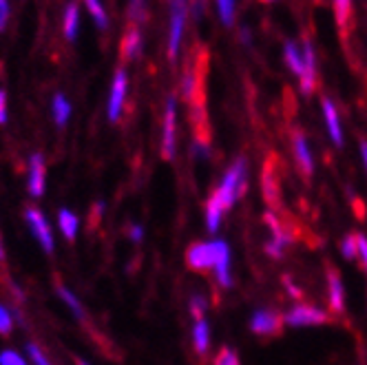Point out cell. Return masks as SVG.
Masks as SVG:
<instances>
[{"instance_id":"ac0fdd59","label":"cell","mask_w":367,"mask_h":365,"mask_svg":"<svg viewBox=\"0 0 367 365\" xmlns=\"http://www.w3.org/2000/svg\"><path fill=\"white\" fill-rule=\"evenodd\" d=\"M221 215H224V206H221L217 193H213L211 198H208V202H206V226H208V230H211V232L219 230Z\"/></svg>"},{"instance_id":"8992f818","label":"cell","mask_w":367,"mask_h":365,"mask_svg":"<svg viewBox=\"0 0 367 365\" xmlns=\"http://www.w3.org/2000/svg\"><path fill=\"white\" fill-rule=\"evenodd\" d=\"M184 22H186V5H184V0H173V7H170V38H168V58L170 60L177 58L181 33H184Z\"/></svg>"},{"instance_id":"9a60e30c","label":"cell","mask_w":367,"mask_h":365,"mask_svg":"<svg viewBox=\"0 0 367 365\" xmlns=\"http://www.w3.org/2000/svg\"><path fill=\"white\" fill-rule=\"evenodd\" d=\"M45 175H47V166H45L43 155H33L31 171H29V193L33 198H40L45 193Z\"/></svg>"},{"instance_id":"d6a6232c","label":"cell","mask_w":367,"mask_h":365,"mask_svg":"<svg viewBox=\"0 0 367 365\" xmlns=\"http://www.w3.org/2000/svg\"><path fill=\"white\" fill-rule=\"evenodd\" d=\"M357 248H359V257L363 262V268L367 270V237L365 234H357Z\"/></svg>"},{"instance_id":"7c38bea8","label":"cell","mask_w":367,"mask_h":365,"mask_svg":"<svg viewBox=\"0 0 367 365\" xmlns=\"http://www.w3.org/2000/svg\"><path fill=\"white\" fill-rule=\"evenodd\" d=\"M301 94L310 96L314 89V80H317V62H314V49L310 43L304 45V73H301Z\"/></svg>"},{"instance_id":"d590c367","label":"cell","mask_w":367,"mask_h":365,"mask_svg":"<svg viewBox=\"0 0 367 365\" xmlns=\"http://www.w3.org/2000/svg\"><path fill=\"white\" fill-rule=\"evenodd\" d=\"M283 288H285L287 292H290V297H294V299H301V297H304V290H301L297 283H292V279L287 277V275L283 277Z\"/></svg>"},{"instance_id":"f546056e","label":"cell","mask_w":367,"mask_h":365,"mask_svg":"<svg viewBox=\"0 0 367 365\" xmlns=\"http://www.w3.org/2000/svg\"><path fill=\"white\" fill-rule=\"evenodd\" d=\"M0 365H27L24 363L16 352H11V350H7V352H3V355H0Z\"/></svg>"},{"instance_id":"9c48e42d","label":"cell","mask_w":367,"mask_h":365,"mask_svg":"<svg viewBox=\"0 0 367 365\" xmlns=\"http://www.w3.org/2000/svg\"><path fill=\"white\" fill-rule=\"evenodd\" d=\"M175 153V98H170L166 104L164 115V137H162V158L170 160Z\"/></svg>"},{"instance_id":"f1b7e54d","label":"cell","mask_w":367,"mask_h":365,"mask_svg":"<svg viewBox=\"0 0 367 365\" xmlns=\"http://www.w3.org/2000/svg\"><path fill=\"white\" fill-rule=\"evenodd\" d=\"M206 308H208V304H206V299H204V297L195 295V297L190 299V315H193L195 319H204Z\"/></svg>"},{"instance_id":"d4e9b609","label":"cell","mask_w":367,"mask_h":365,"mask_svg":"<svg viewBox=\"0 0 367 365\" xmlns=\"http://www.w3.org/2000/svg\"><path fill=\"white\" fill-rule=\"evenodd\" d=\"M84 3H87L89 14L93 16V20H96L98 27H100V29H107V14H104L100 0H84Z\"/></svg>"},{"instance_id":"e0dca14e","label":"cell","mask_w":367,"mask_h":365,"mask_svg":"<svg viewBox=\"0 0 367 365\" xmlns=\"http://www.w3.org/2000/svg\"><path fill=\"white\" fill-rule=\"evenodd\" d=\"M193 345L195 352H197L200 357H204L208 352V345H211V330H208V321L206 319H197L193 328Z\"/></svg>"},{"instance_id":"7bdbcfd3","label":"cell","mask_w":367,"mask_h":365,"mask_svg":"<svg viewBox=\"0 0 367 365\" xmlns=\"http://www.w3.org/2000/svg\"><path fill=\"white\" fill-rule=\"evenodd\" d=\"M5 259V253H3V246H0V262Z\"/></svg>"},{"instance_id":"6da1fadb","label":"cell","mask_w":367,"mask_h":365,"mask_svg":"<svg viewBox=\"0 0 367 365\" xmlns=\"http://www.w3.org/2000/svg\"><path fill=\"white\" fill-rule=\"evenodd\" d=\"M246 188H248V162L244 158H239L226 171L219 188L215 191L221 206H224V213L230 211V208L234 206V202H237L241 195H246Z\"/></svg>"},{"instance_id":"74e56055","label":"cell","mask_w":367,"mask_h":365,"mask_svg":"<svg viewBox=\"0 0 367 365\" xmlns=\"http://www.w3.org/2000/svg\"><path fill=\"white\" fill-rule=\"evenodd\" d=\"M7 122V94L0 91V124Z\"/></svg>"},{"instance_id":"52a82bcc","label":"cell","mask_w":367,"mask_h":365,"mask_svg":"<svg viewBox=\"0 0 367 365\" xmlns=\"http://www.w3.org/2000/svg\"><path fill=\"white\" fill-rule=\"evenodd\" d=\"M186 266L195 272H208L215 266V246L211 244H193L186 251Z\"/></svg>"},{"instance_id":"4dcf8cb0","label":"cell","mask_w":367,"mask_h":365,"mask_svg":"<svg viewBox=\"0 0 367 365\" xmlns=\"http://www.w3.org/2000/svg\"><path fill=\"white\" fill-rule=\"evenodd\" d=\"M102 213H104V204H102V202H96L93 208H91V217H89V226H91V228H96V226L100 224Z\"/></svg>"},{"instance_id":"e575fe53","label":"cell","mask_w":367,"mask_h":365,"mask_svg":"<svg viewBox=\"0 0 367 365\" xmlns=\"http://www.w3.org/2000/svg\"><path fill=\"white\" fill-rule=\"evenodd\" d=\"M334 5H336V16L340 22H345L347 14H350V0H334Z\"/></svg>"},{"instance_id":"7402d4cb","label":"cell","mask_w":367,"mask_h":365,"mask_svg":"<svg viewBox=\"0 0 367 365\" xmlns=\"http://www.w3.org/2000/svg\"><path fill=\"white\" fill-rule=\"evenodd\" d=\"M69 115H71V104L67 102V98L58 94L54 98V120H56V124L64 126V122L69 120Z\"/></svg>"},{"instance_id":"7a4b0ae2","label":"cell","mask_w":367,"mask_h":365,"mask_svg":"<svg viewBox=\"0 0 367 365\" xmlns=\"http://www.w3.org/2000/svg\"><path fill=\"white\" fill-rule=\"evenodd\" d=\"M264 221L268 224V228L272 230V239L264 246V251L272 259H281L285 255L287 246L294 244V234L290 230H285L281 221L274 217L272 213H264Z\"/></svg>"},{"instance_id":"ba28073f","label":"cell","mask_w":367,"mask_h":365,"mask_svg":"<svg viewBox=\"0 0 367 365\" xmlns=\"http://www.w3.org/2000/svg\"><path fill=\"white\" fill-rule=\"evenodd\" d=\"M24 217H27V221H29V226H31L33 234L38 237V241L43 244L45 253H54V237H51V228H49V224H47L45 215H43L40 211H38L36 206H29L27 211H24Z\"/></svg>"},{"instance_id":"ab89813d","label":"cell","mask_w":367,"mask_h":365,"mask_svg":"<svg viewBox=\"0 0 367 365\" xmlns=\"http://www.w3.org/2000/svg\"><path fill=\"white\" fill-rule=\"evenodd\" d=\"M361 155H363V164H365V168H367V142H365V140L361 142Z\"/></svg>"},{"instance_id":"4316f807","label":"cell","mask_w":367,"mask_h":365,"mask_svg":"<svg viewBox=\"0 0 367 365\" xmlns=\"http://www.w3.org/2000/svg\"><path fill=\"white\" fill-rule=\"evenodd\" d=\"M340 253H343V257L347 259V262H352V259L359 257L357 234H347V237H343V241H340Z\"/></svg>"},{"instance_id":"1f68e13d","label":"cell","mask_w":367,"mask_h":365,"mask_svg":"<svg viewBox=\"0 0 367 365\" xmlns=\"http://www.w3.org/2000/svg\"><path fill=\"white\" fill-rule=\"evenodd\" d=\"M11 332V317H9V312L0 306V334L7 336Z\"/></svg>"},{"instance_id":"836d02e7","label":"cell","mask_w":367,"mask_h":365,"mask_svg":"<svg viewBox=\"0 0 367 365\" xmlns=\"http://www.w3.org/2000/svg\"><path fill=\"white\" fill-rule=\"evenodd\" d=\"M27 350H29V355H31V359H33V363H36V365H51V363H49V359L43 355V350L38 348V345H33V343H31Z\"/></svg>"},{"instance_id":"60d3db41","label":"cell","mask_w":367,"mask_h":365,"mask_svg":"<svg viewBox=\"0 0 367 365\" xmlns=\"http://www.w3.org/2000/svg\"><path fill=\"white\" fill-rule=\"evenodd\" d=\"M244 43H246V45L250 43V31H248V29H244Z\"/></svg>"},{"instance_id":"d6986e66","label":"cell","mask_w":367,"mask_h":365,"mask_svg":"<svg viewBox=\"0 0 367 365\" xmlns=\"http://www.w3.org/2000/svg\"><path fill=\"white\" fill-rule=\"evenodd\" d=\"M142 47V36L135 27H128L124 40H122V60H133L140 54Z\"/></svg>"},{"instance_id":"4fadbf2b","label":"cell","mask_w":367,"mask_h":365,"mask_svg":"<svg viewBox=\"0 0 367 365\" xmlns=\"http://www.w3.org/2000/svg\"><path fill=\"white\" fill-rule=\"evenodd\" d=\"M292 147H294V158H297V164L301 168V173L304 175H312L314 171V158H312V151H310V144L304 133H294L292 137Z\"/></svg>"},{"instance_id":"8d00e7d4","label":"cell","mask_w":367,"mask_h":365,"mask_svg":"<svg viewBox=\"0 0 367 365\" xmlns=\"http://www.w3.org/2000/svg\"><path fill=\"white\" fill-rule=\"evenodd\" d=\"M7 18H9V3L7 0H0V31L5 29Z\"/></svg>"},{"instance_id":"30bf717a","label":"cell","mask_w":367,"mask_h":365,"mask_svg":"<svg viewBox=\"0 0 367 365\" xmlns=\"http://www.w3.org/2000/svg\"><path fill=\"white\" fill-rule=\"evenodd\" d=\"M124 98H126V73L120 69L115 73L113 89H111V100H109V120L115 122L120 117V111L124 107Z\"/></svg>"},{"instance_id":"5b68a950","label":"cell","mask_w":367,"mask_h":365,"mask_svg":"<svg viewBox=\"0 0 367 365\" xmlns=\"http://www.w3.org/2000/svg\"><path fill=\"white\" fill-rule=\"evenodd\" d=\"M215 275L221 288H232V253H230V246L224 239H215Z\"/></svg>"},{"instance_id":"cb8c5ba5","label":"cell","mask_w":367,"mask_h":365,"mask_svg":"<svg viewBox=\"0 0 367 365\" xmlns=\"http://www.w3.org/2000/svg\"><path fill=\"white\" fill-rule=\"evenodd\" d=\"M56 285H58V292H60V297H62L64 301H67V304L71 306V310L75 312V317L80 319V321H87V319H84V312H82V306L77 304V299H75V297H73V295H71L67 288H64V285H62V281H60L58 277H56Z\"/></svg>"},{"instance_id":"ee69618b","label":"cell","mask_w":367,"mask_h":365,"mask_svg":"<svg viewBox=\"0 0 367 365\" xmlns=\"http://www.w3.org/2000/svg\"><path fill=\"white\" fill-rule=\"evenodd\" d=\"M264 3H270V0H264Z\"/></svg>"},{"instance_id":"484cf974","label":"cell","mask_w":367,"mask_h":365,"mask_svg":"<svg viewBox=\"0 0 367 365\" xmlns=\"http://www.w3.org/2000/svg\"><path fill=\"white\" fill-rule=\"evenodd\" d=\"M213 365H241V361H239V355L232 348H221L219 355L213 361Z\"/></svg>"},{"instance_id":"f35d334b","label":"cell","mask_w":367,"mask_h":365,"mask_svg":"<svg viewBox=\"0 0 367 365\" xmlns=\"http://www.w3.org/2000/svg\"><path fill=\"white\" fill-rule=\"evenodd\" d=\"M130 237H133L135 241H140L142 239V234H144V230H142V226H130Z\"/></svg>"},{"instance_id":"3957f363","label":"cell","mask_w":367,"mask_h":365,"mask_svg":"<svg viewBox=\"0 0 367 365\" xmlns=\"http://www.w3.org/2000/svg\"><path fill=\"white\" fill-rule=\"evenodd\" d=\"M330 321V315L321 308L299 304L292 310H287L283 315V323L290 328H306V325H323Z\"/></svg>"},{"instance_id":"b9f144b4","label":"cell","mask_w":367,"mask_h":365,"mask_svg":"<svg viewBox=\"0 0 367 365\" xmlns=\"http://www.w3.org/2000/svg\"><path fill=\"white\" fill-rule=\"evenodd\" d=\"M73 361H75V365H87V363H84L82 359H73Z\"/></svg>"},{"instance_id":"83f0119b","label":"cell","mask_w":367,"mask_h":365,"mask_svg":"<svg viewBox=\"0 0 367 365\" xmlns=\"http://www.w3.org/2000/svg\"><path fill=\"white\" fill-rule=\"evenodd\" d=\"M219 16L224 20V24H232L234 20V0H217Z\"/></svg>"},{"instance_id":"277c9868","label":"cell","mask_w":367,"mask_h":365,"mask_svg":"<svg viewBox=\"0 0 367 365\" xmlns=\"http://www.w3.org/2000/svg\"><path fill=\"white\" fill-rule=\"evenodd\" d=\"M248 325H250V332L257 336H274L281 332L283 319L270 308H257Z\"/></svg>"},{"instance_id":"8fae6325","label":"cell","mask_w":367,"mask_h":365,"mask_svg":"<svg viewBox=\"0 0 367 365\" xmlns=\"http://www.w3.org/2000/svg\"><path fill=\"white\" fill-rule=\"evenodd\" d=\"M327 288H330L327 299H330L332 312H336V315L345 312V288H343V281H340L338 270H334V268L327 270Z\"/></svg>"},{"instance_id":"2e32d148","label":"cell","mask_w":367,"mask_h":365,"mask_svg":"<svg viewBox=\"0 0 367 365\" xmlns=\"http://www.w3.org/2000/svg\"><path fill=\"white\" fill-rule=\"evenodd\" d=\"M261 186H264V198L268 206H277L279 204V181H277V173H274L270 162L264 166V173H261Z\"/></svg>"},{"instance_id":"44dd1931","label":"cell","mask_w":367,"mask_h":365,"mask_svg":"<svg viewBox=\"0 0 367 365\" xmlns=\"http://www.w3.org/2000/svg\"><path fill=\"white\" fill-rule=\"evenodd\" d=\"M77 24H80V11H77V5L71 3L67 7V14H64V36L69 40H75L77 36Z\"/></svg>"},{"instance_id":"ffe728a7","label":"cell","mask_w":367,"mask_h":365,"mask_svg":"<svg viewBox=\"0 0 367 365\" xmlns=\"http://www.w3.org/2000/svg\"><path fill=\"white\" fill-rule=\"evenodd\" d=\"M283 56H285L287 67L301 77V73H304V51H301L294 43H287L283 49Z\"/></svg>"},{"instance_id":"5bb4252c","label":"cell","mask_w":367,"mask_h":365,"mask_svg":"<svg viewBox=\"0 0 367 365\" xmlns=\"http://www.w3.org/2000/svg\"><path fill=\"white\" fill-rule=\"evenodd\" d=\"M323 117H325L327 133H330V140L334 142V147H343V131H340L338 113L330 98H323Z\"/></svg>"},{"instance_id":"603a6c76","label":"cell","mask_w":367,"mask_h":365,"mask_svg":"<svg viewBox=\"0 0 367 365\" xmlns=\"http://www.w3.org/2000/svg\"><path fill=\"white\" fill-rule=\"evenodd\" d=\"M58 221H60V230L64 232V237H67L69 241H73L75 239V232H77V219H75V215L69 213V211H60Z\"/></svg>"}]
</instances>
